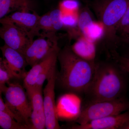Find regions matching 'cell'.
I'll list each match as a JSON object with an SVG mask.
<instances>
[{
  "label": "cell",
  "instance_id": "1",
  "mask_svg": "<svg viewBox=\"0 0 129 129\" xmlns=\"http://www.w3.org/2000/svg\"><path fill=\"white\" fill-rule=\"evenodd\" d=\"M128 74L115 60L96 62L94 77L85 94L87 104L126 96Z\"/></svg>",
  "mask_w": 129,
  "mask_h": 129
},
{
  "label": "cell",
  "instance_id": "2",
  "mask_svg": "<svg viewBox=\"0 0 129 129\" xmlns=\"http://www.w3.org/2000/svg\"><path fill=\"white\" fill-rule=\"evenodd\" d=\"M57 60L60 70L56 80L61 86L68 91L85 94L94 77L96 62L80 57L68 46L60 49Z\"/></svg>",
  "mask_w": 129,
  "mask_h": 129
},
{
  "label": "cell",
  "instance_id": "3",
  "mask_svg": "<svg viewBox=\"0 0 129 129\" xmlns=\"http://www.w3.org/2000/svg\"><path fill=\"white\" fill-rule=\"evenodd\" d=\"M91 6L105 29L104 40L110 54L116 52L118 27L129 5V0H93Z\"/></svg>",
  "mask_w": 129,
  "mask_h": 129
},
{
  "label": "cell",
  "instance_id": "4",
  "mask_svg": "<svg viewBox=\"0 0 129 129\" xmlns=\"http://www.w3.org/2000/svg\"><path fill=\"white\" fill-rule=\"evenodd\" d=\"M0 90L5 97V103L17 118L19 122L32 129L30 117L31 103L24 88L18 83H9Z\"/></svg>",
  "mask_w": 129,
  "mask_h": 129
},
{
  "label": "cell",
  "instance_id": "5",
  "mask_svg": "<svg viewBox=\"0 0 129 129\" xmlns=\"http://www.w3.org/2000/svg\"><path fill=\"white\" fill-rule=\"evenodd\" d=\"M129 100L127 96L113 100L89 103L80 112L75 119L78 124H85L93 120L129 111Z\"/></svg>",
  "mask_w": 129,
  "mask_h": 129
},
{
  "label": "cell",
  "instance_id": "6",
  "mask_svg": "<svg viewBox=\"0 0 129 129\" xmlns=\"http://www.w3.org/2000/svg\"><path fill=\"white\" fill-rule=\"evenodd\" d=\"M58 38L55 32H42L40 36L34 40L24 54L28 65L33 67L59 51Z\"/></svg>",
  "mask_w": 129,
  "mask_h": 129
},
{
  "label": "cell",
  "instance_id": "7",
  "mask_svg": "<svg viewBox=\"0 0 129 129\" xmlns=\"http://www.w3.org/2000/svg\"><path fill=\"white\" fill-rule=\"evenodd\" d=\"M56 66L53 67L48 75L47 83L44 90V104L46 118V128L58 129L60 127L58 120L55 101V86L56 80Z\"/></svg>",
  "mask_w": 129,
  "mask_h": 129
},
{
  "label": "cell",
  "instance_id": "8",
  "mask_svg": "<svg viewBox=\"0 0 129 129\" xmlns=\"http://www.w3.org/2000/svg\"><path fill=\"white\" fill-rule=\"evenodd\" d=\"M1 24L0 36L5 44L24 55L34 40V38L28 32L14 24Z\"/></svg>",
  "mask_w": 129,
  "mask_h": 129
},
{
  "label": "cell",
  "instance_id": "9",
  "mask_svg": "<svg viewBox=\"0 0 129 129\" xmlns=\"http://www.w3.org/2000/svg\"><path fill=\"white\" fill-rule=\"evenodd\" d=\"M40 16L36 12L17 11L0 19V22L12 23L17 25L28 32L34 39L41 35L38 26Z\"/></svg>",
  "mask_w": 129,
  "mask_h": 129
},
{
  "label": "cell",
  "instance_id": "10",
  "mask_svg": "<svg viewBox=\"0 0 129 129\" xmlns=\"http://www.w3.org/2000/svg\"><path fill=\"white\" fill-rule=\"evenodd\" d=\"M1 49L3 58L14 79H23L27 73L25 68L28 65L24 55L5 44L1 47Z\"/></svg>",
  "mask_w": 129,
  "mask_h": 129
},
{
  "label": "cell",
  "instance_id": "11",
  "mask_svg": "<svg viewBox=\"0 0 129 129\" xmlns=\"http://www.w3.org/2000/svg\"><path fill=\"white\" fill-rule=\"evenodd\" d=\"M32 106L30 120L32 129L46 128V118L42 89L26 90Z\"/></svg>",
  "mask_w": 129,
  "mask_h": 129
},
{
  "label": "cell",
  "instance_id": "12",
  "mask_svg": "<svg viewBox=\"0 0 129 129\" xmlns=\"http://www.w3.org/2000/svg\"><path fill=\"white\" fill-rule=\"evenodd\" d=\"M129 122V111L93 120L85 124L70 127L73 129H122Z\"/></svg>",
  "mask_w": 129,
  "mask_h": 129
},
{
  "label": "cell",
  "instance_id": "13",
  "mask_svg": "<svg viewBox=\"0 0 129 129\" xmlns=\"http://www.w3.org/2000/svg\"><path fill=\"white\" fill-rule=\"evenodd\" d=\"M73 52L82 59L92 63H95L96 44L81 35L78 37L71 46Z\"/></svg>",
  "mask_w": 129,
  "mask_h": 129
},
{
  "label": "cell",
  "instance_id": "14",
  "mask_svg": "<svg viewBox=\"0 0 129 129\" xmlns=\"http://www.w3.org/2000/svg\"><path fill=\"white\" fill-rule=\"evenodd\" d=\"M58 52L53 53L45 60L31 67V69L27 72L23 79L24 87L25 90L35 88L37 79L44 70L50 64L57 61Z\"/></svg>",
  "mask_w": 129,
  "mask_h": 129
},
{
  "label": "cell",
  "instance_id": "15",
  "mask_svg": "<svg viewBox=\"0 0 129 129\" xmlns=\"http://www.w3.org/2000/svg\"><path fill=\"white\" fill-rule=\"evenodd\" d=\"M31 10L29 0H0V19L14 12Z\"/></svg>",
  "mask_w": 129,
  "mask_h": 129
},
{
  "label": "cell",
  "instance_id": "16",
  "mask_svg": "<svg viewBox=\"0 0 129 129\" xmlns=\"http://www.w3.org/2000/svg\"><path fill=\"white\" fill-rule=\"evenodd\" d=\"M94 21L92 13L88 6H85L79 10L78 27L81 35L85 36L88 29Z\"/></svg>",
  "mask_w": 129,
  "mask_h": 129
},
{
  "label": "cell",
  "instance_id": "17",
  "mask_svg": "<svg viewBox=\"0 0 129 129\" xmlns=\"http://www.w3.org/2000/svg\"><path fill=\"white\" fill-rule=\"evenodd\" d=\"M0 126L3 129H30L7 113L0 111Z\"/></svg>",
  "mask_w": 129,
  "mask_h": 129
},
{
  "label": "cell",
  "instance_id": "18",
  "mask_svg": "<svg viewBox=\"0 0 129 129\" xmlns=\"http://www.w3.org/2000/svg\"><path fill=\"white\" fill-rule=\"evenodd\" d=\"M105 35V29L102 24L98 21L93 22L88 29L85 37L95 42L104 39Z\"/></svg>",
  "mask_w": 129,
  "mask_h": 129
},
{
  "label": "cell",
  "instance_id": "19",
  "mask_svg": "<svg viewBox=\"0 0 129 129\" xmlns=\"http://www.w3.org/2000/svg\"><path fill=\"white\" fill-rule=\"evenodd\" d=\"M14 79L3 58L0 59V90L6 86V84L10 83V81Z\"/></svg>",
  "mask_w": 129,
  "mask_h": 129
},
{
  "label": "cell",
  "instance_id": "20",
  "mask_svg": "<svg viewBox=\"0 0 129 129\" xmlns=\"http://www.w3.org/2000/svg\"><path fill=\"white\" fill-rule=\"evenodd\" d=\"M49 13L54 32H56L64 28L62 10L60 8L53 9Z\"/></svg>",
  "mask_w": 129,
  "mask_h": 129
},
{
  "label": "cell",
  "instance_id": "21",
  "mask_svg": "<svg viewBox=\"0 0 129 129\" xmlns=\"http://www.w3.org/2000/svg\"><path fill=\"white\" fill-rule=\"evenodd\" d=\"M38 26L40 30V31L42 30V32H54L49 12L43 16H40Z\"/></svg>",
  "mask_w": 129,
  "mask_h": 129
},
{
  "label": "cell",
  "instance_id": "22",
  "mask_svg": "<svg viewBox=\"0 0 129 129\" xmlns=\"http://www.w3.org/2000/svg\"><path fill=\"white\" fill-rule=\"evenodd\" d=\"M57 62V61L50 64L44 70V71L40 74L39 78L37 79L35 88L42 89L44 82L47 79L48 75L53 67L55 65H56Z\"/></svg>",
  "mask_w": 129,
  "mask_h": 129
},
{
  "label": "cell",
  "instance_id": "23",
  "mask_svg": "<svg viewBox=\"0 0 129 129\" xmlns=\"http://www.w3.org/2000/svg\"><path fill=\"white\" fill-rule=\"evenodd\" d=\"M60 9L70 12L79 11V3L77 0H63L60 4Z\"/></svg>",
  "mask_w": 129,
  "mask_h": 129
},
{
  "label": "cell",
  "instance_id": "24",
  "mask_svg": "<svg viewBox=\"0 0 129 129\" xmlns=\"http://www.w3.org/2000/svg\"><path fill=\"white\" fill-rule=\"evenodd\" d=\"M114 60L118 63L120 67L129 74V58L120 56L117 52L112 55Z\"/></svg>",
  "mask_w": 129,
  "mask_h": 129
},
{
  "label": "cell",
  "instance_id": "25",
  "mask_svg": "<svg viewBox=\"0 0 129 129\" xmlns=\"http://www.w3.org/2000/svg\"><path fill=\"white\" fill-rule=\"evenodd\" d=\"M129 29V5L126 12L120 21L118 27V32L125 34Z\"/></svg>",
  "mask_w": 129,
  "mask_h": 129
},
{
  "label": "cell",
  "instance_id": "26",
  "mask_svg": "<svg viewBox=\"0 0 129 129\" xmlns=\"http://www.w3.org/2000/svg\"><path fill=\"white\" fill-rule=\"evenodd\" d=\"M122 129H129V122L127 124L125 125Z\"/></svg>",
  "mask_w": 129,
  "mask_h": 129
},
{
  "label": "cell",
  "instance_id": "27",
  "mask_svg": "<svg viewBox=\"0 0 129 129\" xmlns=\"http://www.w3.org/2000/svg\"><path fill=\"white\" fill-rule=\"evenodd\" d=\"M125 35H128V36L129 37V29H128V30H127V32L125 33Z\"/></svg>",
  "mask_w": 129,
  "mask_h": 129
},
{
  "label": "cell",
  "instance_id": "28",
  "mask_svg": "<svg viewBox=\"0 0 129 129\" xmlns=\"http://www.w3.org/2000/svg\"><path fill=\"white\" fill-rule=\"evenodd\" d=\"M85 2H91V1H92L93 0H84Z\"/></svg>",
  "mask_w": 129,
  "mask_h": 129
},
{
  "label": "cell",
  "instance_id": "29",
  "mask_svg": "<svg viewBox=\"0 0 129 129\" xmlns=\"http://www.w3.org/2000/svg\"><path fill=\"white\" fill-rule=\"evenodd\" d=\"M124 56L129 58V51L128 52V53H127V55H125Z\"/></svg>",
  "mask_w": 129,
  "mask_h": 129
},
{
  "label": "cell",
  "instance_id": "30",
  "mask_svg": "<svg viewBox=\"0 0 129 129\" xmlns=\"http://www.w3.org/2000/svg\"></svg>",
  "mask_w": 129,
  "mask_h": 129
}]
</instances>
